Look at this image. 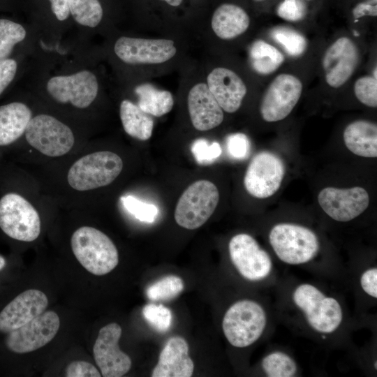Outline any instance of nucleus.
Returning a JSON list of instances; mask_svg holds the SVG:
<instances>
[{
  "mask_svg": "<svg viewBox=\"0 0 377 377\" xmlns=\"http://www.w3.org/2000/svg\"><path fill=\"white\" fill-rule=\"evenodd\" d=\"M107 52L119 66H133L165 63L176 55L177 47L175 42L169 39L121 34L108 42Z\"/></svg>",
  "mask_w": 377,
  "mask_h": 377,
  "instance_id": "nucleus-1",
  "label": "nucleus"
},
{
  "mask_svg": "<svg viewBox=\"0 0 377 377\" xmlns=\"http://www.w3.org/2000/svg\"><path fill=\"white\" fill-rule=\"evenodd\" d=\"M73 253L89 272L105 275L119 263L118 251L112 241L101 230L83 226L74 232L71 240Z\"/></svg>",
  "mask_w": 377,
  "mask_h": 377,
  "instance_id": "nucleus-2",
  "label": "nucleus"
},
{
  "mask_svg": "<svg viewBox=\"0 0 377 377\" xmlns=\"http://www.w3.org/2000/svg\"><path fill=\"white\" fill-rule=\"evenodd\" d=\"M267 325L263 306L251 300L237 301L226 311L222 321L223 332L233 346L244 348L255 343Z\"/></svg>",
  "mask_w": 377,
  "mask_h": 377,
  "instance_id": "nucleus-3",
  "label": "nucleus"
},
{
  "mask_svg": "<svg viewBox=\"0 0 377 377\" xmlns=\"http://www.w3.org/2000/svg\"><path fill=\"white\" fill-rule=\"evenodd\" d=\"M269 241L277 257L289 265H300L311 260L320 247L318 237L311 229L289 223L274 226L269 234Z\"/></svg>",
  "mask_w": 377,
  "mask_h": 377,
  "instance_id": "nucleus-4",
  "label": "nucleus"
},
{
  "mask_svg": "<svg viewBox=\"0 0 377 377\" xmlns=\"http://www.w3.org/2000/svg\"><path fill=\"white\" fill-rule=\"evenodd\" d=\"M28 144L44 155L56 157L67 154L75 144L72 128L47 112L34 114L24 133Z\"/></svg>",
  "mask_w": 377,
  "mask_h": 377,
  "instance_id": "nucleus-5",
  "label": "nucleus"
},
{
  "mask_svg": "<svg viewBox=\"0 0 377 377\" xmlns=\"http://www.w3.org/2000/svg\"><path fill=\"white\" fill-rule=\"evenodd\" d=\"M24 13L40 38L56 40L77 34L69 0H25Z\"/></svg>",
  "mask_w": 377,
  "mask_h": 377,
  "instance_id": "nucleus-6",
  "label": "nucleus"
},
{
  "mask_svg": "<svg viewBox=\"0 0 377 377\" xmlns=\"http://www.w3.org/2000/svg\"><path fill=\"white\" fill-rule=\"evenodd\" d=\"M123 168L121 158L115 153L102 151L87 154L75 161L68 173L74 189L89 191L111 184Z\"/></svg>",
  "mask_w": 377,
  "mask_h": 377,
  "instance_id": "nucleus-7",
  "label": "nucleus"
},
{
  "mask_svg": "<svg viewBox=\"0 0 377 377\" xmlns=\"http://www.w3.org/2000/svg\"><path fill=\"white\" fill-rule=\"evenodd\" d=\"M293 300L304 313L309 325L320 333H332L342 322V309L339 302L327 297L311 284L299 285L293 293Z\"/></svg>",
  "mask_w": 377,
  "mask_h": 377,
  "instance_id": "nucleus-8",
  "label": "nucleus"
},
{
  "mask_svg": "<svg viewBox=\"0 0 377 377\" xmlns=\"http://www.w3.org/2000/svg\"><path fill=\"white\" fill-rule=\"evenodd\" d=\"M0 229L15 240L32 242L40 232L39 214L22 195L6 192L0 198Z\"/></svg>",
  "mask_w": 377,
  "mask_h": 377,
  "instance_id": "nucleus-9",
  "label": "nucleus"
},
{
  "mask_svg": "<svg viewBox=\"0 0 377 377\" xmlns=\"http://www.w3.org/2000/svg\"><path fill=\"white\" fill-rule=\"evenodd\" d=\"M219 201L216 185L208 180L191 184L182 194L175 210V219L188 230L200 228L210 218Z\"/></svg>",
  "mask_w": 377,
  "mask_h": 377,
  "instance_id": "nucleus-10",
  "label": "nucleus"
},
{
  "mask_svg": "<svg viewBox=\"0 0 377 377\" xmlns=\"http://www.w3.org/2000/svg\"><path fill=\"white\" fill-rule=\"evenodd\" d=\"M285 173L283 160L271 151H263L256 154L249 163L244 185L251 196L267 198L279 190Z\"/></svg>",
  "mask_w": 377,
  "mask_h": 377,
  "instance_id": "nucleus-11",
  "label": "nucleus"
},
{
  "mask_svg": "<svg viewBox=\"0 0 377 377\" xmlns=\"http://www.w3.org/2000/svg\"><path fill=\"white\" fill-rule=\"evenodd\" d=\"M60 326L58 315L53 311H44L5 337L7 349L14 353L34 351L48 343L57 334Z\"/></svg>",
  "mask_w": 377,
  "mask_h": 377,
  "instance_id": "nucleus-12",
  "label": "nucleus"
},
{
  "mask_svg": "<svg viewBox=\"0 0 377 377\" xmlns=\"http://www.w3.org/2000/svg\"><path fill=\"white\" fill-rule=\"evenodd\" d=\"M302 92L300 79L291 74L281 73L270 83L261 101L260 112L267 122L287 117L299 101Z\"/></svg>",
  "mask_w": 377,
  "mask_h": 377,
  "instance_id": "nucleus-13",
  "label": "nucleus"
},
{
  "mask_svg": "<svg viewBox=\"0 0 377 377\" xmlns=\"http://www.w3.org/2000/svg\"><path fill=\"white\" fill-rule=\"evenodd\" d=\"M228 250L232 264L244 278L260 281L269 275L272 269V259L250 235L239 233L233 236Z\"/></svg>",
  "mask_w": 377,
  "mask_h": 377,
  "instance_id": "nucleus-14",
  "label": "nucleus"
},
{
  "mask_svg": "<svg viewBox=\"0 0 377 377\" xmlns=\"http://www.w3.org/2000/svg\"><path fill=\"white\" fill-rule=\"evenodd\" d=\"M318 202L331 219L347 222L357 218L367 209L369 195L360 186L348 188L325 187L319 192Z\"/></svg>",
  "mask_w": 377,
  "mask_h": 377,
  "instance_id": "nucleus-15",
  "label": "nucleus"
},
{
  "mask_svg": "<svg viewBox=\"0 0 377 377\" xmlns=\"http://www.w3.org/2000/svg\"><path fill=\"white\" fill-rule=\"evenodd\" d=\"M121 327L116 323L103 327L93 348L94 360L104 377H120L128 372L131 360L119 349Z\"/></svg>",
  "mask_w": 377,
  "mask_h": 377,
  "instance_id": "nucleus-16",
  "label": "nucleus"
},
{
  "mask_svg": "<svg viewBox=\"0 0 377 377\" xmlns=\"http://www.w3.org/2000/svg\"><path fill=\"white\" fill-rule=\"evenodd\" d=\"M15 92L13 97L0 104V148L11 145L21 138L34 114L27 101L31 92L19 84Z\"/></svg>",
  "mask_w": 377,
  "mask_h": 377,
  "instance_id": "nucleus-17",
  "label": "nucleus"
},
{
  "mask_svg": "<svg viewBox=\"0 0 377 377\" xmlns=\"http://www.w3.org/2000/svg\"><path fill=\"white\" fill-rule=\"evenodd\" d=\"M359 61L356 45L347 37L335 40L325 51L323 67L328 85L339 88L351 77Z\"/></svg>",
  "mask_w": 377,
  "mask_h": 377,
  "instance_id": "nucleus-18",
  "label": "nucleus"
},
{
  "mask_svg": "<svg viewBox=\"0 0 377 377\" xmlns=\"http://www.w3.org/2000/svg\"><path fill=\"white\" fill-rule=\"evenodd\" d=\"M36 31L28 20L0 14V59L24 55L31 58Z\"/></svg>",
  "mask_w": 377,
  "mask_h": 377,
  "instance_id": "nucleus-19",
  "label": "nucleus"
},
{
  "mask_svg": "<svg viewBox=\"0 0 377 377\" xmlns=\"http://www.w3.org/2000/svg\"><path fill=\"white\" fill-rule=\"evenodd\" d=\"M48 304L46 295L39 290H27L0 311V332L4 334L24 325L45 311Z\"/></svg>",
  "mask_w": 377,
  "mask_h": 377,
  "instance_id": "nucleus-20",
  "label": "nucleus"
},
{
  "mask_svg": "<svg viewBox=\"0 0 377 377\" xmlns=\"http://www.w3.org/2000/svg\"><path fill=\"white\" fill-rule=\"evenodd\" d=\"M206 84L222 110L228 113L239 109L247 92L242 78L224 67L214 68L208 74Z\"/></svg>",
  "mask_w": 377,
  "mask_h": 377,
  "instance_id": "nucleus-21",
  "label": "nucleus"
},
{
  "mask_svg": "<svg viewBox=\"0 0 377 377\" xmlns=\"http://www.w3.org/2000/svg\"><path fill=\"white\" fill-rule=\"evenodd\" d=\"M187 105L191 123L198 131L213 129L223 120V110L206 83L199 82L191 88L188 94Z\"/></svg>",
  "mask_w": 377,
  "mask_h": 377,
  "instance_id": "nucleus-22",
  "label": "nucleus"
},
{
  "mask_svg": "<svg viewBox=\"0 0 377 377\" xmlns=\"http://www.w3.org/2000/svg\"><path fill=\"white\" fill-rule=\"evenodd\" d=\"M74 28L82 38L91 41L98 34L108 32V18L103 0H69Z\"/></svg>",
  "mask_w": 377,
  "mask_h": 377,
  "instance_id": "nucleus-23",
  "label": "nucleus"
},
{
  "mask_svg": "<svg viewBox=\"0 0 377 377\" xmlns=\"http://www.w3.org/2000/svg\"><path fill=\"white\" fill-rule=\"evenodd\" d=\"M194 364L188 355V345L181 337L170 338L160 353L152 377H190Z\"/></svg>",
  "mask_w": 377,
  "mask_h": 377,
  "instance_id": "nucleus-24",
  "label": "nucleus"
},
{
  "mask_svg": "<svg viewBox=\"0 0 377 377\" xmlns=\"http://www.w3.org/2000/svg\"><path fill=\"white\" fill-rule=\"evenodd\" d=\"M250 25V17L240 6L223 3L214 10L211 27L219 38L233 39L244 34Z\"/></svg>",
  "mask_w": 377,
  "mask_h": 377,
  "instance_id": "nucleus-25",
  "label": "nucleus"
},
{
  "mask_svg": "<svg viewBox=\"0 0 377 377\" xmlns=\"http://www.w3.org/2000/svg\"><path fill=\"white\" fill-rule=\"evenodd\" d=\"M343 142L354 154L365 157L377 156V126L366 120H357L349 124L344 129Z\"/></svg>",
  "mask_w": 377,
  "mask_h": 377,
  "instance_id": "nucleus-26",
  "label": "nucleus"
},
{
  "mask_svg": "<svg viewBox=\"0 0 377 377\" xmlns=\"http://www.w3.org/2000/svg\"><path fill=\"white\" fill-rule=\"evenodd\" d=\"M119 117L123 128L128 135L142 141L151 138L154 120L137 104L128 98L122 99L119 104Z\"/></svg>",
  "mask_w": 377,
  "mask_h": 377,
  "instance_id": "nucleus-27",
  "label": "nucleus"
},
{
  "mask_svg": "<svg viewBox=\"0 0 377 377\" xmlns=\"http://www.w3.org/2000/svg\"><path fill=\"white\" fill-rule=\"evenodd\" d=\"M133 91L138 97L137 105L150 115L161 117L172 109L174 99L169 91L157 89L148 83L135 86Z\"/></svg>",
  "mask_w": 377,
  "mask_h": 377,
  "instance_id": "nucleus-28",
  "label": "nucleus"
},
{
  "mask_svg": "<svg viewBox=\"0 0 377 377\" xmlns=\"http://www.w3.org/2000/svg\"><path fill=\"white\" fill-rule=\"evenodd\" d=\"M249 54L253 68L261 75L276 71L284 61L283 55L278 49L262 40L252 44Z\"/></svg>",
  "mask_w": 377,
  "mask_h": 377,
  "instance_id": "nucleus-29",
  "label": "nucleus"
},
{
  "mask_svg": "<svg viewBox=\"0 0 377 377\" xmlns=\"http://www.w3.org/2000/svg\"><path fill=\"white\" fill-rule=\"evenodd\" d=\"M30 57L24 55L0 59V98L20 84L25 75Z\"/></svg>",
  "mask_w": 377,
  "mask_h": 377,
  "instance_id": "nucleus-30",
  "label": "nucleus"
},
{
  "mask_svg": "<svg viewBox=\"0 0 377 377\" xmlns=\"http://www.w3.org/2000/svg\"><path fill=\"white\" fill-rule=\"evenodd\" d=\"M262 367L269 377H292L295 376L297 370L295 360L281 351L266 355L262 361Z\"/></svg>",
  "mask_w": 377,
  "mask_h": 377,
  "instance_id": "nucleus-31",
  "label": "nucleus"
},
{
  "mask_svg": "<svg viewBox=\"0 0 377 377\" xmlns=\"http://www.w3.org/2000/svg\"><path fill=\"white\" fill-rule=\"evenodd\" d=\"M184 281L175 275L165 276L151 284L146 290L152 301H168L174 299L184 290Z\"/></svg>",
  "mask_w": 377,
  "mask_h": 377,
  "instance_id": "nucleus-32",
  "label": "nucleus"
},
{
  "mask_svg": "<svg viewBox=\"0 0 377 377\" xmlns=\"http://www.w3.org/2000/svg\"><path fill=\"white\" fill-rule=\"evenodd\" d=\"M271 34L272 38L292 57L302 55L306 49V38L292 29L279 27L274 29Z\"/></svg>",
  "mask_w": 377,
  "mask_h": 377,
  "instance_id": "nucleus-33",
  "label": "nucleus"
},
{
  "mask_svg": "<svg viewBox=\"0 0 377 377\" xmlns=\"http://www.w3.org/2000/svg\"><path fill=\"white\" fill-rule=\"evenodd\" d=\"M120 200L123 207L142 222L153 223L157 218L158 209L153 204L143 202L131 195L121 196Z\"/></svg>",
  "mask_w": 377,
  "mask_h": 377,
  "instance_id": "nucleus-34",
  "label": "nucleus"
},
{
  "mask_svg": "<svg viewBox=\"0 0 377 377\" xmlns=\"http://www.w3.org/2000/svg\"><path fill=\"white\" fill-rule=\"evenodd\" d=\"M142 315L148 323L159 332H166L172 320L171 311L161 304H146L143 307Z\"/></svg>",
  "mask_w": 377,
  "mask_h": 377,
  "instance_id": "nucleus-35",
  "label": "nucleus"
},
{
  "mask_svg": "<svg viewBox=\"0 0 377 377\" xmlns=\"http://www.w3.org/2000/svg\"><path fill=\"white\" fill-rule=\"evenodd\" d=\"M354 93L361 103L370 108L377 107V80L374 77L357 79L354 84Z\"/></svg>",
  "mask_w": 377,
  "mask_h": 377,
  "instance_id": "nucleus-36",
  "label": "nucleus"
},
{
  "mask_svg": "<svg viewBox=\"0 0 377 377\" xmlns=\"http://www.w3.org/2000/svg\"><path fill=\"white\" fill-rule=\"evenodd\" d=\"M191 152L198 163L207 165L219 158L222 153V149L219 142L209 143L207 140L200 138L193 142Z\"/></svg>",
  "mask_w": 377,
  "mask_h": 377,
  "instance_id": "nucleus-37",
  "label": "nucleus"
},
{
  "mask_svg": "<svg viewBox=\"0 0 377 377\" xmlns=\"http://www.w3.org/2000/svg\"><path fill=\"white\" fill-rule=\"evenodd\" d=\"M226 147L231 157L242 160L249 156L251 144L245 134L237 133L231 134L227 138Z\"/></svg>",
  "mask_w": 377,
  "mask_h": 377,
  "instance_id": "nucleus-38",
  "label": "nucleus"
},
{
  "mask_svg": "<svg viewBox=\"0 0 377 377\" xmlns=\"http://www.w3.org/2000/svg\"><path fill=\"white\" fill-rule=\"evenodd\" d=\"M276 12L281 18L295 22L304 17L306 8L299 0H284L277 8Z\"/></svg>",
  "mask_w": 377,
  "mask_h": 377,
  "instance_id": "nucleus-39",
  "label": "nucleus"
},
{
  "mask_svg": "<svg viewBox=\"0 0 377 377\" xmlns=\"http://www.w3.org/2000/svg\"><path fill=\"white\" fill-rule=\"evenodd\" d=\"M68 377H100L98 369L91 363L82 360H77L70 363L66 369Z\"/></svg>",
  "mask_w": 377,
  "mask_h": 377,
  "instance_id": "nucleus-40",
  "label": "nucleus"
},
{
  "mask_svg": "<svg viewBox=\"0 0 377 377\" xmlns=\"http://www.w3.org/2000/svg\"><path fill=\"white\" fill-rule=\"evenodd\" d=\"M360 285L367 295L377 297V269L376 267L368 269L362 273Z\"/></svg>",
  "mask_w": 377,
  "mask_h": 377,
  "instance_id": "nucleus-41",
  "label": "nucleus"
},
{
  "mask_svg": "<svg viewBox=\"0 0 377 377\" xmlns=\"http://www.w3.org/2000/svg\"><path fill=\"white\" fill-rule=\"evenodd\" d=\"M352 13L355 21L364 16L376 17L377 0H367L357 4Z\"/></svg>",
  "mask_w": 377,
  "mask_h": 377,
  "instance_id": "nucleus-42",
  "label": "nucleus"
},
{
  "mask_svg": "<svg viewBox=\"0 0 377 377\" xmlns=\"http://www.w3.org/2000/svg\"><path fill=\"white\" fill-rule=\"evenodd\" d=\"M0 13H10L13 15L24 13V1L0 0Z\"/></svg>",
  "mask_w": 377,
  "mask_h": 377,
  "instance_id": "nucleus-43",
  "label": "nucleus"
},
{
  "mask_svg": "<svg viewBox=\"0 0 377 377\" xmlns=\"http://www.w3.org/2000/svg\"><path fill=\"white\" fill-rule=\"evenodd\" d=\"M160 1H164L168 5L173 7H177L180 6L183 1V0H160Z\"/></svg>",
  "mask_w": 377,
  "mask_h": 377,
  "instance_id": "nucleus-44",
  "label": "nucleus"
},
{
  "mask_svg": "<svg viewBox=\"0 0 377 377\" xmlns=\"http://www.w3.org/2000/svg\"><path fill=\"white\" fill-rule=\"evenodd\" d=\"M6 263V262L5 258L0 255V271L4 268Z\"/></svg>",
  "mask_w": 377,
  "mask_h": 377,
  "instance_id": "nucleus-45",
  "label": "nucleus"
},
{
  "mask_svg": "<svg viewBox=\"0 0 377 377\" xmlns=\"http://www.w3.org/2000/svg\"><path fill=\"white\" fill-rule=\"evenodd\" d=\"M374 365L375 369H377V362H376V361H375Z\"/></svg>",
  "mask_w": 377,
  "mask_h": 377,
  "instance_id": "nucleus-46",
  "label": "nucleus"
},
{
  "mask_svg": "<svg viewBox=\"0 0 377 377\" xmlns=\"http://www.w3.org/2000/svg\"><path fill=\"white\" fill-rule=\"evenodd\" d=\"M256 1H263V0H256Z\"/></svg>",
  "mask_w": 377,
  "mask_h": 377,
  "instance_id": "nucleus-47",
  "label": "nucleus"
}]
</instances>
